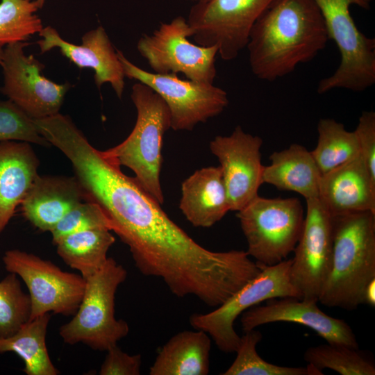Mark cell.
<instances>
[{"instance_id":"cb8c5ba5","label":"cell","mask_w":375,"mask_h":375,"mask_svg":"<svg viewBox=\"0 0 375 375\" xmlns=\"http://www.w3.org/2000/svg\"><path fill=\"white\" fill-rule=\"evenodd\" d=\"M51 314L30 319L12 335L0 338V353L14 352L24 363L27 375H58L60 371L53 364L46 344Z\"/></svg>"},{"instance_id":"6da1fadb","label":"cell","mask_w":375,"mask_h":375,"mask_svg":"<svg viewBox=\"0 0 375 375\" xmlns=\"http://www.w3.org/2000/svg\"><path fill=\"white\" fill-rule=\"evenodd\" d=\"M77 178L87 200L101 208L111 231L128 247L140 273L176 288L204 269L209 250L174 223L119 165L97 153L83 163Z\"/></svg>"},{"instance_id":"9a60e30c","label":"cell","mask_w":375,"mask_h":375,"mask_svg":"<svg viewBox=\"0 0 375 375\" xmlns=\"http://www.w3.org/2000/svg\"><path fill=\"white\" fill-rule=\"evenodd\" d=\"M260 137L237 126L231 135H217L210 142V151L219 162L231 210L239 211L255 199L263 183Z\"/></svg>"},{"instance_id":"4dcf8cb0","label":"cell","mask_w":375,"mask_h":375,"mask_svg":"<svg viewBox=\"0 0 375 375\" xmlns=\"http://www.w3.org/2000/svg\"><path fill=\"white\" fill-rule=\"evenodd\" d=\"M21 141L42 147L51 144L39 133L34 121L10 100L0 101V142Z\"/></svg>"},{"instance_id":"5b68a950","label":"cell","mask_w":375,"mask_h":375,"mask_svg":"<svg viewBox=\"0 0 375 375\" xmlns=\"http://www.w3.org/2000/svg\"><path fill=\"white\" fill-rule=\"evenodd\" d=\"M126 277V269L108 257L100 269L85 278L76 312L59 329L65 343L81 342L93 350L106 351L128 335V324L115 315V294Z\"/></svg>"},{"instance_id":"f1b7e54d","label":"cell","mask_w":375,"mask_h":375,"mask_svg":"<svg viewBox=\"0 0 375 375\" xmlns=\"http://www.w3.org/2000/svg\"><path fill=\"white\" fill-rule=\"evenodd\" d=\"M35 0L0 1V45L26 42L43 28Z\"/></svg>"},{"instance_id":"ac0fdd59","label":"cell","mask_w":375,"mask_h":375,"mask_svg":"<svg viewBox=\"0 0 375 375\" xmlns=\"http://www.w3.org/2000/svg\"><path fill=\"white\" fill-rule=\"evenodd\" d=\"M318 199L331 215L360 211L375 213V178L360 153L322 175Z\"/></svg>"},{"instance_id":"836d02e7","label":"cell","mask_w":375,"mask_h":375,"mask_svg":"<svg viewBox=\"0 0 375 375\" xmlns=\"http://www.w3.org/2000/svg\"><path fill=\"white\" fill-rule=\"evenodd\" d=\"M354 132L358 138L360 153L371 175L375 178V112L372 110L362 112Z\"/></svg>"},{"instance_id":"30bf717a","label":"cell","mask_w":375,"mask_h":375,"mask_svg":"<svg viewBox=\"0 0 375 375\" xmlns=\"http://www.w3.org/2000/svg\"><path fill=\"white\" fill-rule=\"evenodd\" d=\"M3 262L6 269L20 277L28 288L30 319L49 312L75 314L85 286L81 274L63 271L50 260L19 249L6 251Z\"/></svg>"},{"instance_id":"4fadbf2b","label":"cell","mask_w":375,"mask_h":375,"mask_svg":"<svg viewBox=\"0 0 375 375\" xmlns=\"http://www.w3.org/2000/svg\"><path fill=\"white\" fill-rule=\"evenodd\" d=\"M28 45L27 41L19 42L3 48L0 91L33 119L45 118L59 113L71 85L46 78L42 73L44 64L25 54Z\"/></svg>"},{"instance_id":"7a4b0ae2","label":"cell","mask_w":375,"mask_h":375,"mask_svg":"<svg viewBox=\"0 0 375 375\" xmlns=\"http://www.w3.org/2000/svg\"><path fill=\"white\" fill-rule=\"evenodd\" d=\"M328 40L313 0H274L249 35L251 71L260 79L274 81L312 60Z\"/></svg>"},{"instance_id":"8992f818","label":"cell","mask_w":375,"mask_h":375,"mask_svg":"<svg viewBox=\"0 0 375 375\" xmlns=\"http://www.w3.org/2000/svg\"><path fill=\"white\" fill-rule=\"evenodd\" d=\"M323 17L329 40L341 56L338 69L320 81L317 92L342 88L362 92L375 83V40L357 28L350 13L356 5L369 9L372 0H313Z\"/></svg>"},{"instance_id":"d590c367","label":"cell","mask_w":375,"mask_h":375,"mask_svg":"<svg viewBox=\"0 0 375 375\" xmlns=\"http://www.w3.org/2000/svg\"><path fill=\"white\" fill-rule=\"evenodd\" d=\"M38 6L39 9H42L44 6L46 0H35Z\"/></svg>"},{"instance_id":"8d00e7d4","label":"cell","mask_w":375,"mask_h":375,"mask_svg":"<svg viewBox=\"0 0 375 375\" xmlns=\"http://www.w3.org/2000/svg\"><path fill=\"white\" fill-rule=\"evenodd\" d=\"M3 47L0 45V65L1 64L3 59Z\"/></svg>"},{"instance_id":"8fae6325","label":"cell","mask_w":375,"mask_h":375,"mask_svg":"<svg viewBox=\"0 0 375 375\" xmlns=\"http://www.w3.org/2000/svg\"><path fill=\"white\" fill-rule=\"evenodd\" d=\"M274 0H208L196 3L187 22L196 43L215 47L221 58L235 59L247 47L252 26Z\"/></svg>"},{"instance_id":"ffe728a7","label":"cell","mask_w":375,"mask_h":375,"mask_svg":"<svg viewBox=\"0 0 375 375\" xmlns=\"http://www.w3.org/2000/svg\"><path fill=\"white\" fill-rule=\"evenodd\" d=\"M179 208L195 227L209 228L231 210L219 166L203 167L181 184Z\"/></svg>"},{"instance_id":"277c9868","label":"cell","mask_w":375,"mask_h":375,"mask_svg":"<svg viewBox=\"0 0 375 375\" xmlns=\"http://www.w3.org/2000/svg\"><path fill=\"white\" fill-rule=\"evenodd\" d=\"M131 98L137 110L133 129L122 142L103 153L119 166L131 169L137 183L162 205V147L171 128L169 111L163 99L144 83L133 84Z\"/></svg>"},{"instance_id":"484cf974","label":"cell","mask_w":375,"mask_h":375,"mask_svg":"<svg viewBox=\"0 0 375 375\" xmlns=\"http://www.w3.org/2000/svg\"><path fill=\"white\" fill-rule=\"evenodd\" d=\"M317 144L311 154L324 174L360 154L356 134L333 119H321L317 124Z\"/></svg>"},{"instance_id":"5bb4252c","label":"cell","mask_w":375,"mask_h":375,"mask_svg":"<svg viewBox=\"0 0 375 375\" xmlns=\"http://www.w3.org/2000/svg\"><path fill=\"white\" fill-rule=\"evenodd\" d=\"M290 267L292 285L302 299L319 302L331 265L332 216L318 198L306 200L301 235Z\"/></svg>"},{"instance_id":"52a82bcc","label":"cell","mask_w":375,"mask_h":375,"mask_svg":"<svg viewBox=\"0 0 375 375\" xmlns=\"http://www.w3.org/2000/svg\"><path fill=\"white\" fill-rule=\"evenodd\" d=\"M237 217L249 256L261 267L272 266L293 252L301 235L304 211L300 200L257 196Z\"/></svg>"},{"instance_id":"44dd1931","label":"cell","mask_w":375,"mask_h":375,"mask_svg":"<svg viewBox=\"0 0 375 375\" xmlns=\"http://www.w3.org/2000/svg\"><path fill=\"white\" fill-rule=\"evenodd\" d=\"M38 166L30 143L0 142V235L38 174Z\"/></svg>"},{"instance_id":"d6a6232c","label":"cell","mask_w":375,"mask_h":375,"mask_svg":"<svg viewBox=\"0 0 375 375\" xmlns=\"http://www.w3.org/2000/svg\"><path fill=\"white\" fill-rule=\"evenodd\" d=\"M105 359L101 365L100 375H139L142 364L140 354L130 355L117 345L106 351Z\"/></svg>"},{"instance_id":"3957f363","label":"cell","mask_w":375,"mask_h":375,"mask_svg":"<svg viewBox=\"0 0 375 375\" xmlns=\"http://www.w3.org/2000/svg\"><path fill=\"white\" fill-rule=\"evenodd\" d=\"M332 216L333 253L319 302L348 310L363 303L375 279V213L360 211Z\"/></svg>"},{"instance_id":"d6986e66","label":"cell","mask_w":375,"mask_h":375,"mask_svg":"<svg viewBox=\"0 0 375 375\" xmlns=\"http://www.w3.org/2000/svg\"><path fill=\"white\" fill-rule=\"evenodd\" d=\"M85 199L76 178L37 175L21 203L24 217L42 231H51Z\"/></svg>"},{"instance_id":"7402d4cb","label":"cell","mask_w":375,"mask_h":375,"mask_svg":"<svg viewBox=\"0 0 375 375\" xmlns=\"http://www.w3.org/2000/svg\"><path fill=\"white\" fill-rule=\"evenodd\" d=\"M264 166L262 181L277 189L301 194L306 200L318 198L322 174L311 154L303 146L294 143L269 156Z\"/></svg>"},{"instance_id":"f546056e","label":"cell","mask_w":375,"mask_h":375,"mask_svg":"<svg viewBox=\"0 0 375 375\" xmlns=\"http://www.w3.org/2000/svg\"><path fill=\"white\" fill-rule=\"evenodd\" d=\"M28 294L25 293L17 274L10 273L0 281V338L12 335L30 319Z\"/></svg>"},{"instance_id":"ba28073f","label":"cell","mask_w":375,"mask_h":375,"mask_svg":"<svg viewBox=\"0 0 375 375\" xmlns=\"http://www.w3.org/2000/svg\"><path fill=\"white\" fill-rule=\"evenodd\" d=\"M291 265L292 258L272 266L262 267L256 276L214 310L192 315L190 317L191 326L207 333L220 351L235 352L240 336L235 331L234 323L242 312L274 298L302 299L291 281Z\"/></svg>"},{"instance_id":"1f68e13d","label":"cell","mask_w":375,"mask_h":375,"mask_svg":"<svg viewBox=\"0 0 375 375\" xmlns=\"http://www.w3.org/2000/svg\"><path fill=\"white\" fill-rule=\"evenodd\" d=\"M96 228H107L111 231L110 223L97 203L87 200L71 209L50 233L52 242L56 244L67 235Z\"/></svg>"},{"instance_id":"e575fe53","label":"cell","mask_w":375,"mask_h":375,"mask_svg":"<svg viewBox=\"0 0 375 375\" xmlns=\"http://www.w3.org/2000/svg\"><path fill=\"white\" fill-rule=\"evenodd\" d=\"M363 303H367L372 307L375 306V279L372 280L365 290Z\"/></svg>"},{"instance_id":"7c38bea8","label":"cell","mask_w":375,"mask_h":375,"mask_svg":"<svg viewBox=\"0 0 375 375\" xmlns=\"http://www.w3.org/2000/svg\"><path fill=\"white\" fill-rule=\"evenodd\" d=\"M191 36L187 19L178 16L161 24L152 34H143L137 49L155 73H182L187 79L213 83L218 50L192 43L188 40Z\"/></svg>"},{"instance_id":"2e32d148","label":"cell","mask_w":375,"mask_h":375,"mask_svg":"<svg viewBox=\"0 0 375 375\" xmlns=\"http://www.w3.org/2000/svg\"><path fill=\"white\" fill-rule=\"evenodd\" d=\"M264 306H255L241 315L244 331L274 322H292L313 330L327 343L358 348L356 335L344 320L322 312L317 301L297 297H281L267 300Z\"/></svg>"},{"instance_id":"83f0119b","label":"cell","mask_w":375,"mask_h":375,"mask_svg":"<svg viewBox=\"0 0 375 375\" xmlns=\"http://www.w3.org/2000/svg\"><path fill=\"white\" fill-rule=\"evenodd\" d=\"M260 331L256 328L244 331L235 351L236 357L222 375H319L310 365L306 367L276 365L263 360L256 351L262 340Z\"/></svg>"},{"instance_id":"d4e9b609","label":"cell","mask_w":375,"mask_h":375,"mask_svg":"<svg viewBox=\"0 0 375 375\" xmlns=\"http://www.w3.org/2000/svg\"><path fill=\"white\" fill-rule=\"evenodd\" d=\"M115 241L111 231L96 228L67 235L55 245L63 262L85 279L105 264L108 251Z\"/></svg>"},{"instance_id":"74e56055","label":"cell","mask_w":375,"mask_h":375,"mask_svg":"<svg viewBox=\"0 0 375 375\" xmlns=\"http://www.w3.org/2000/svg\"><path fill=\"white\" fill-rule=\"evenodd\" d=\"M189 1H194L195 3H199V2L206 1L208 0H189Z\"/></svg>"},{"instance_id":"e0dca14e","label":"cell","mask_w":375,"mask_h":375,"mask_svg":"<svg viewBox=\"0 0 375 375\" xmlns=\"http://www.w3.org/2000/svg\"><path fill=\"white\" fill-rule=\"evenodd\" d=\"M42 38L37 42L41 53L58 48L62 56L79 68L94 70L98 88L108 83L118 98L123 94L124 72L106 30L102 26L86 32L77 45L65 40L53 27L47 26L39 32Z\"/></svg>"},{"instance_id":"9c48e42d","label":"cell","mask_w":375,"mask_h":375,"mask_svg":"<svg viewBox=\"0 0 375 375\" xmlns=\"http://www.w3.org/2000/svg\"><path fill=\"white\" fill-rule=\"evenodd\" d=\"M116 51L125 76L146 84L165 102L174 131H192L197 124L219 115L228 104L226 92L213 83L183 80L177 74L147 72Z\"/></svg>"},{"instance_id":"4316f807","label":"cell","mask_w":375,"mask_h":375,"mask_svg":"<svg viewBox=\"0 0 375 375\" xmlns=\"http://www.w3.org/2000/svg\"><path fill=\"white\" fill-rule=\"evenodd\" d=\"M304 360L320 375L325 369L341 375H374L375 365L358 348L327 343L308 348Z\"/></svg>"},{"instance_id":"603a6c76","label":"cell","mask_w":375,"mask_h":375,"mask_svg":"<svg viewBox=\"0 0 375 375\" xmlns=\"http://www.w3.org/2000/svg\"><path fill=\"white\" fill-rule=\"evenodd\" d=\"M173 335L159 350L150 375H206L210 370L211 338L203 331Z\"/></svg>"}]
</instances>
